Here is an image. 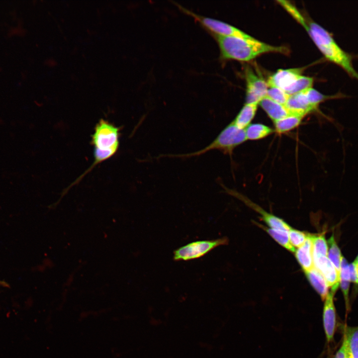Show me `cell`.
I'll list each match as a JSON object with an SVG mask.
<instances>
[{"instance_id": "6da1fadb", "label": "cell", "mask_w": 358, "mask_h": 358, "mask_svg": "<svg viewBox=\"0 0 358 358\" xmlns=\"http://www.w3.org/2000/svg\"><path fill=\"white\" fill-rule=\"evenodd\" d=\"M280 4L304 28L327 60L358 81V73L353 66L351 56L339 46L327 30L315 22L306 19L289 1L283 0Z\"/></svg>"}, {"instance_id": "7a4b0ae2", "label": "cell", "mask_w": 358, "mask_h": 358, "mask_svg": "<svg viewBox=\"0 0 358 358\" xmlns=\"http://www.w3.org/2000/svg\"><path fill=\"white\" fill-rule=\"evenodd\" d=\"M220 50V59L224 60L249 61L267 53L286 54L288 49L284 46L271 45L254 38H242L232 36H213Z\"/></svg>"}, {"instance_id": "3957f363", "label": "cell", "mask_w": 358, "mask_h": 358, "mask_svg": "<svg viewBox=\"0 0 358 358\" xmlns=\"http://www.w3.org/2000/svg\"><path fill=\"white\" fill-rule=\"evenodd\" d=\"M246 140L245 129L238 128L231 122L220 132L211 143L204 148L191 153L171 155L170 156L188 158L200 156L212 150H218L224 154L231 155L236 147Z\"/></svg>"}, {"instance_id": "277c9868", "label": "cell", "mask_w": 358, "mask_h": 358, "mask_svg": "<svg viewBox=\"0 0 358 358\" xmlns=\"http://www.w3.org/2000/svg\"><path fill=\"white\" fill-rule=\"evenodd\" d=\"M120 128L108 121L100 119L96 124L91 135V144L93 149L117 152L119 146Z\"/></svg>"}, {"instance_id": "5b68a950", "label": "cell", "mask_w": 358, "mask_h": 358, "mask_svg": "<svg viewBox=\"0 0 358 358\" xmlns=\"http://www.w3.org/2000/svg\"><path fill=\"white\" fill-rule=\"evenodd\" d=\"M177 6L181 11L190 16L196 21L198 22L212 36H232L242 38H253L243 31L227 23L194 13L179 4H177Z\"/></svg>"}, {"instance_id": "8992f818", "label": "cell", "mask_w": 358, "mask_h": 358, "mask_svg": "<svg viewBox=\"0 0 358 358\" xmlns=\"http://www.w3.org/2000/svg\"><path fill=\"white\" fill-rule=\"evenodd\" d=\"M228 242L226 238L192 242L176 250L173 259L176 261H186L200 258L215 248L226 245Z\"/></svg>"}, {"instance_id": "52a82bcc", "label": "cell", "mask_w": 358, "mask_h": 358, "mask_svg": "<svg viewBox=\"0 0 358 358\" xmlns=\"http://www.w3.org/2000/svg\"><path fill=\"white\" fill-rule=\"evenodd\" d=\"M246 81V103H258L267 95L268 86L267 82L255 74L250 67L245 71Z\"/></svg>"}, {"instance_id": "ba28073f", "label": "cell", "mask_w": 358, "mask_h": 358, "mask_svg": "<svg viewBox=\"0 0 358 358\" xmlns=\"http://www.w3.org/2000/svg\"><path fill=\"white\" fill-rule=\"evenodd\" d=\"M224 188L228 193L239 199L247 205L260 213L261 215L262 219L271 228L288 231L291 228L283 220L266 212L260 206L251 201L244 195L238 192L236 190L230 189L226 187H224Z\"/></svg>"}, {"instance_id": "9c48e42d", "label": "cell", "mask_w": 358, "mask_h": 358, "mask_svg": "<svg viewBox=\"0 0 358 358\" xmlns=\"http://www.w3.org/2000/svg\"><path fill=\"white\" fill-rule=\"evenodd\" d=\"M302 69H279L267 81L268 87H276L283 90L287 94L289 90L302 75Z\"/></svg>"}, {"instance_id": "30bf717a", "label": "cell", "mask_w": 358, "mask_h": 358, "mask_svg": "<svg viewBox=\"0 0 358 358\" xmlns=\"http://www.w3.org/2000/svg\"><path fill=\"white\" fill-rule=\"evenodd\" d=\"M314 267L324 276L331 291L335 293L340 285V275L327 256H313Z\"/></svg>"}, {"instance_id": "8fae6325", "label": "cell", "mask_w": 358, "mask_h": 358, "mask_svg": "<svg viewBox=\"0 0 358 358\" xmlns=\"http://www.w3.org/2000/svg\"><path fill=\"white\" fill-rule=\"evenodd\" d=\"M284 105L290 114L304 117L316 110L310 104L304 90L290 95Z\"/></svg>"}, {"instance_id": "7c38bea8", "label": "cell", "mask_w": 358, "mask_h": 358, "mask_svg": "<svg viewBox=\"0 0 358 358\" xmlns=\"http://www.w3.org/2000/svg\"><path fill=\"white\" fill-rule=\"evenodd\" d=\"M334 293L329 292L325 298L323 309V324L328 342L333 339L336 326V310L334 304Z\"/></svg>"}, {"instance_id": "4fadbf2b", "label": "cell", "mask_w": 358, "mask_h": 358, "mask_svg": "<svg viewBox=\"0 0 358 358\" xmlns=\"http://www.w3.org/2000/svg\"><path fill=\"white\" fill-rule=\"evenodd\" d=\"M294 253L297 261L304 272L314 267L311 234L308 233L304 243L296 249Z\"/></svg>"}, {"instance_id": "5bb4252c", "label": "cell", "mask_w": 358, "mask_h": 358, "mask_svg": "<svg viewBox=\"0 0 358 358\" xmlns=\"http://www.w3.org/2000/svg\"><path fill=\"white\" fill-rule=\"evenodd\" d=\"M259 104L273 122L290 114L284 105L273 101L267 95L261 100Z\"/></svg>"}, {"instance_id": "9a60e30c", "label": "cell", "mask_w": 358, "mask_h": 358, "mask_svg": "<svg viewBox=\"0 0 358 358\" xmlns=\"http://www.w3.org/2000/svg\"><path fill=\"white\" fill-rule=\"evenodd\" d=\"M305 273L311 285L324 300L329 293V287L323 275L315 267Z\"/></svg>"}, {"instance_id": "2e32d148", "label": "cell", "mask_w": 358, "mask_h": 358, "mask_svg": "<svg viewBox=\"0 0 358 358\" xmlns=\"http://www.w3.org/2000/svg\"><path fill=\"white\" fill-rule=\"evenodd\" d=\"M258 104L246 103L232 122L238 128L245 129L254 119Z\"/></svg>"}, {"instance_id": "e0dca14e", "label": "cell", "mask_w": 358, "mask_h": 358, "mask_svg": "<svg viewBox=\"0 0 358 358\" xmlns=\"http://www.w3.org/2000/svg\"><path fill=\"white\" fill-rule=\"evenodd\" d=\"M344 340L349 358H358V326L346 327Z\"/></svg>"}, {"instance_id": "ac0fdd59", "label": "cell", "mask_w": 358, "mask_h": 358, "mask_svg": "<svg viewBox=\"0 0 358 358\" xmlns=\"http://www.w3.org/2000/svg\"><path fill=\"white\" fill-rule=\"evenodd\" d=\"M303 118V116L290 114L273 121L274 131L279 134L289 132L298 127Z\"/></svg>"}, {"instance_id": "d6986e66", "label": "cell", "mask_w": 358, "mask_h": 358, "mask_svg": "<svg viewBox=\"0 0 358 358\" xmlns=\"http://www.w3.org/2000/svg\"><path fill=\"white\" fill-rule=\"evenodd\" d=\"M247 140H257L267 137L272 134L274 130L262 123H252L245 129Z\"/></svg>"}, {"instance_id": "ffe728a7", "label": "cell", "mask_w": 358, "mask_h": 358, "mask_svg": "<svg viewBox=\"0 0 358 358\" xmlns=\"http://www.w3.org/2000/svg\"><path fill=\"white\" fill-rule=\"evenodd\" d=\"M351 282L349 265L343 256L342 257L340 271V286L343 293L347 309L349 308V292Z\"/></svg>"}, {"instance_id": "44dd1931", "label": "cell", "mask_w": 358, "mask_h": 358, "mask_svg": "<svg viewBox=\"0 0 358 358\" xmlns=\"http://www.w3.org/2000/svg\"><path fill=\"white\" fill-rule=\"evenodd\" d=\"M260 226L282 247L292 253L295 252L296 248L293 247L289 242L288 231L271 228H268L262 225Z\"/></svg>"}, {"instance_id": "7402d4cb", "label": "cell", "mask_w": 358, "mask_h": 358, "mask_svg": "<svg viewBox=\"0 0 358 358\" xmlns=\"http://www.w3.org/2000/svg\"><path fill=\"white\" fill-rule=\"evenodd\" d=\"M327 244L328 246L327 257L340 275L342 256L334 234L328 239Z\"/></svg>"}, {"instance_id": "603a6c76", "label": "cell", "mask_w": 358, "mask_h": 358, "mask_svg": "<svg viewBox=\"0 0 358 358\" xmlns=\"http://www.w3.org/2000/svg\"><path fill=\"white\" fill-rule=\"evenodd\" d=\"M312 243L313 256H327L328 246L324 234H311Z\"/></svg>"}, {"instance_id": "cb8c5ba5", "label": "cell", "mask_w": 358, "mask_h": 358, "mask_svg": "<svg viewBox=\"0 0 358 358\" xmlns=\"http://www.w3.org/2000/svg\"><path fill=\"white\" fill-rule=\"evenodd\" d=\"M288 232L289 242L294 248H299L305 242L308 233L291 228Z\"/></svg>"}, {"instance_id": "d4e9b609", "label": "cell", "mask_w": 358, "mask_h": 358, "mask_svg": "<svg viewBox=\"0 0 358 358\" xmlns=\"http://www.w3.org/2000/svg\"><path fill=\"white\" fill-rule=\"evenodd\" d=\"M267 96L273 101L285 105L289 96L283 90L276 87H269Z\"/></svg>"}, {"instance_id": "484cf974", "label": "cell", "mask_w": 358, "mask_h": 358, "mask_svg": "<svg viewBox=\"0 0 358 358\" xmlns=\"http://www.w3.org/2000/svg\"><path fill=\"white\" fill-rule=\"evenodd\" d=\"M351 281L358 285V270L355 262L349 265Z\"/></svg>"}, {"instance_id": "4316f807", "label": "cell", "mask_w": 358, "mask_h": 358, "mask_svg": "<svg viewBox=\"0 0 358 358\" xmlns=\"http://www.w3.org/2000/svg\"><path fill=\"white\" fill-rule=\"evenodd\" d=\"M335 358H349L345 343L344 341L341 348L337 352Z\"/></svg>"}, {"instance_id": "83f0119b", "label": "cell", "mask_w": 358, "mask_h": 358, "mask_svg": "<svg viewBox=\"0 0 358 358\" xmlns=\"http://www.w3.org/2000/svg\"><path fill=\"white\" fill-rule=\"evenodd\" d=\"M0 285H2L3 286H5V287H7L8 286V285L7 283H6L3 281H0Z\"/></svg>"}, {"instance_id": "f1b7e54d", "label": "cell", "mask_w": 358, "mask_h": 358, "mask_svg": "<svg viewBox=\"0 0 358 358\" xmlns=\"http://www.w3.org/2000/svg\"><path fill=\"white\" fill-rule=\"evenodd\" d=\"M354 262H355V263L356 264V266H357V268L358 270V255L357 256V257Z\"/></svg>"}]
</instances>
